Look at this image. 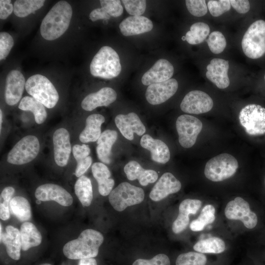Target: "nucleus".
<instances>
[{
	"label": "nucleus",
	"instance_id": "obj_42",
	"mask_svg": "<svg viewBox=\"0 0 265 265\" xmlns=\"http://www.w3.org/2000/svg\"><path fill=\"white\" fill-rule=\"evenodd\" d=\"M127 12L132 16H141L146 10V1L144 0H123Z\"/></svg>",
	"mask_w": 265,
	"mask_h": 265
},
{
	"label": "nucleus",
	"instance_id": "obj_17",
	"mask_svg": "<svg viewBox=\"0 0 265 265\" xmlns=\"http://www.w3.org/2000/svg\"><path fill=\"white\" fill-rule=\"evenodd\" d=\"M116 127L124 137L129 140L133 139V133L143 135L146 129L138 115L134 112L119 114L115 118Z\"/></svg>",
	"mask_w": 265,
	"mask_h": 265
},
{
	"label": "nucleus",
	"instance_id": "obj_48",
	"mask_svg": "<svg viewBox=\"0 0 265 265\" xmlns=\"http://www.w3.org/2000/svg\"><path fill=\"white\" fill-rule=\"evenodd\" d=\"M92 158L90 156L77 161L75 174L77 177H80L87 170L92 163Z\"/></svg>",
	"mask_w": 265,
	"mask_h": 265
},
{
	"label": "nucleus",
	"instance_id": "obj_41",
	"mask_svg": "<svg viewBox=\"0 0 265 265\" xmlns=\"http://www.w3.org/2000/svg\"><path fill=\"white\" fill-rule=\"evenodd\" d=\"M208 8L213 17H218L231 9V3L229 0H209Z\"/></svg>",
	"mask_w": 265,
	"mask_h": 265
},
{
	"label": "nucleus",
	"instance_id": "obj_54",
	"mask_svg": "<svg viewBox=\"0 0 265 265\" xmlns=\"http://www.w3.org/2000/svg\"><path fill=\"white\" fill-rule=\"evenodd\" d=\"M41 201L37 199L36 201V203L38 204H40L41 203Z\"/></svg>",
	"mask_w": 265,
	"mask_h": 265
},
{
	"label": "nucleus",
	"instance_id": "obj_24",
	"mask_svg": "<svg viewBox=\"0 0 265 265\" xmlns=\"http://www.w3.org/2000/svg\"><path fill=\"white\" fill-rule=\"evenodd\" d=\"M141 146L151 152V159L158 163L164 164L170 158L169 149L160 139H154L149 134H144L140 139Z\"/></svg>",
	"mask_w": 265,
	"mask_h": 265
},
{
	"label": "nucleus",
	"instance_id": "obj_12",
	"mask_svg": "<svg viewBox=\"0 0 265 265\" xmlns=\"http://www.w3.org/2000/svg\"><path fill=\"white\" fill-rule=\"evenodd\" d=\"M213 105L212 99L206 93L200 90H192L184 97L180 108L185 112L199 114L210 111Z\"/></svg>",
	"mask_w": 265,
	"mask_h": 265
},
{
	"label": "nucleus",
	"instance_id": "obj_1",
	"mask_svg": "<svg viewBox=\"0 0 265 265\" xmlns=\"http://www.w3.org/2000/svg\"><path fill=\"white\" fill-rule=\"evenodd\" d=\"M73 14L71 5L66 1L56 3L43 19L40 33L47 40H54L62 35L68 28Z\"/></svg>",
	"mask_w": 265,
	"mask_h": 265
},
{
	"label": "nucleus",
	"instance_id": "obj_29",
	"mask_svg": "<svg viewBox=\"0 0 265 265\" xmlns=\"http://www.w3.org/2000/svg\"><path fill=\"white\" fill-rule=\"evenodd\" d=\"M117 138V132L115 131L106 130L98 139L96 153L99 159L103 163H110L111 148Z\"/></svg>",
	"mask_w": 265,
	"mask_h": 265
},
{
	"label": "nucleus",
	"instance_id": "obj_51",
	"mask_svg": "<svg viewBox=\"0 0 265 265\" xmlns=\"http://www.w3.org/2000/svg\"><path fill=\"white\" fill-rule=\"evenodd\" d=\"M89 19L95 22L100 19H109L110 16L103 8H98L93 10L89 14Z\"/></svg>",
	"mask_w": 265,
	"mask_h": 265
},
{
	"label": "nucleus",
	"instance_id": "obj_26",
	"mask_svg": "<svg viewBox=\"0 0 265 265\" xmlns=\"http://www.w3.org/2000/svg\"><path fill=\"white\" fill-rule=\"evenodd\" d=\"M0 240L5 246L8 255L13 260H18L22 248L20 231L11 225H8Z\"/></svg>",
	"mask_w": 265,
	"mask_h": 265
},
{
	"label": "nucleus",
	"instance_id": "obj_15",
	"mask_svg": "<svg viewBox=\"0 0 265 265\" xmlns=\"http://www.w3.org/2000/svg\"><path fill=\"white\" fill-rule=\"evenodd\" d=\"M54 159L57 165L60 167L66 166L68 162L71 152L70 134L63 128L57 129L53 137Z\"/></svg>",
	"mask_w": 265,
	"mask_h": 265
},
{
	"label": "nucleus",
	"instance_id": "obj_10",
	"mask_svg": "<svg viewBox=\"0 0 265 265\" xmlns=\"http://www.w3.org/2000/svg\"><path fill=\"white\" fill-rule=\"evenodd\" d=\"M176 127L180 145L184 148H189L195 143L202 129L203 124L197 118L184 114L178 117Z\"/></svg>",
	"mask_w": 265,
	"mask_h": 265
},
{
	"label": "nucleus",
	"instance_id": "obj_32",
	"mask_svg": "<svg viewBox=\"0 0 265 265\" xmlns=\"http://www.w3.org/2000/svg\"><path fill=\"white\" fill-rule=\"evenodd\" d=\"M75 192L78 198L84 206L90 205L93 199L92 186L90 180L82 175L79 178L75 185Z\"/></svg>",
	"mask_w": 265,
	"mask_h": 265
},
{
	"label": "nucleus",
	"instance_id": "obj_49",
	"mask_svg": "<svg viewBox=\"0 0 265 265\" xmlns=\"http://www.w3.org/2000/svg\"><path fill=\"white\" fill-rule=\"evenodd\" d=\"M232 6L239 13L244 14L248 12L250 8V3L246 0H231Z\"/></svg>",
	"mask_w": 265,
	"mask_h": 265
},
{
	"label": "nucleus",
	"instance_id": "obj_45",
	"mask_svg": "<svg viewBox=\"0 0 265 265\" xmlns=\"http://www.w3.org/2000/svg\"><path fill=\"white\" fill-rule=\"evenodd\" d=\"M14 45L13 37L8 33H0V60L4 59L8 55Z\"/></svg>",
	"mask_w": 265,
	"mask_h": 265
},
{
	"label": "nucleus",
	"instance_id": "obj_31",
	"mask_svg": "<svg viewBox=\"0 0 265 265\" xmlns=\"http://www.w3.org/2000/svg\"><path fill=\"white\" fill-rule=\"evenodd\" d=\"M18 107L21 110L32 112L35 121L38 124H42L47 118V113L44 106L32 97L26 96L23 98Z\"/></svg>",
	"mask_w": 265,
	"mask_h": 265
},
{
	"label": "nucleus",
	"instance_id": "obj_21",
	"mask_svg": "<svg viewBox=\"0 0 265 265\" xmlns=\"http://www.w3.org/2000/svg\"><path fill=\"white\" fill-rule=\"evenodd\" d=\"M116 98V91L112 88L105 87L87 95L81 102V106L86 111H92L99 106H109Z\"/></svg>",
	"mask_w": 265,
	"mask_h": 265
},
{
	"label": "nucleus",
	"instance_id": "obj_4",
	"mask_svg": "<svg viewBox=\"0 0 265 265\" xmlns=\"http://www.w3.org/2000/svg\"><path fill=\"white\" fill-rule=\"evenodd\" d=\"M26 92L48 108L53 107L59 100V95L51 81L45 76L35 74L26 81Z\"/></svg>",
	"mask_w": 265,
	"mask_h": 265
},
{
	"label": "nucleus",
	"instance_id": "obj_3",
	"mask_svg": "<svg viewBox=\"0 0 265 265\" xmlns=\"http://www.w3.org/2000/svg\"><path fill=\"white\" fill-rule=\"evenodd\" d=\"M90 71L94 77L105 79L117 77L121 71V65L117 52L109 46H103L92 59Z\"/></svg>",
	"mask_w": 265,
	"mask_h": 265
},
{
	"label": "nucleus",
	"instance_id": "obj_47",
	"mask_svg": "<svg viewBox=\"0 0 265 265\" xmlns=\"http://www.w3.org/2000/svg\"><path fill=\"white\" fill-rule=\"evenodd\" d=\"M90 153V149L88 145L76 144L73 147V154L77 161L89 156Z\"/></svg>",
	"mask_w": 265,
	"mask_h": 265
},
{
	"label": "nucleus",
	"instance_id": "obj_33",
	"mask_svg": "<svg viewBox=\"0 0 265 265\" xmlns=\"http://www.w3.org/2000/svg\"><path fill=\"white\" fill-rule=\"evenodd\" d=\"M12 214L21 222H27L31 216V207L28 200L20 196L13 197L10 203Z\"/></svg>",
	"mask_w": 265,
	"mask_h": 265
},
{
	"label": "nucleus",
	"instance_id": "obj_44",
	"mask_svg": "<svg viewBox=\"0 0 265 265\" xmlns=\"http://www.w3.org/2000/svg\"><path fill=\"white\" fill-rule=\"evenodd\" d=\"M101 7L110 16L118 17L123 12V7L119 0H101Z\"/></svg>",
	"mask_w": 265,
	"mask_h": 265
},
{
	"label": "nucleus",
	"instance_id": "obj_35",
	"mask_svg": "<svg viewBox=\"0 0 265 265\" xmlns=\"http://www.w3.org/2000/svg\"><path fill=\"white\" fill-rule=\"evenodd\" d=\"M210 32L209 26L204 22H197L192 25L186 34V41L191 45L202 43Z\"/></svg>",
	"mask_w": 265,
	"mask_h": 265
},
{
	"label": "nucleus",
	"instance_id": "obj_13",
	"mask_svg": "<svg viewBox=\"0 0 265 265\" xmlns=\"http://www.w3.org/2000/svg\"><path fill=\"white\" fill-rule=\"evenodd\" d=\"M178 83L175 79L149 85L146 89L145 97L149 103L153 105L162 104L176 92Z\"/></svg>",
	"mask_w": 265,
	"mask_h": 265
},
{
	"label": "nucleus",
	"instance_id": "obj_34",
	"mask_svg": "<svg viewBox=\"0 0 265 265\" xmlns=\"http://www.w3.org/2000/svg\"><path fill=\"white\" fill-rule=\"evenodd\" d=\"M195 251L201 253H220L225 249L224 241L217 237H211L198 241L193 246Z\"/></svg>",
	"mask_w": 265,
	"mask_h": 265
},
{
	"label": "nucleus",
	"instance_id": "obj_2",
	"mask_svg": "<svg viewBox=\"0 0 265 265\" xmlns=\"http://www.w3.org/2000/svg\"><path fill=\"white\" fill-rule=\"evenodd\" d=\"M104 241L102 234L93 229L83 230L77 239L66 243L63 247L64 255L73 260L94 258Z\"/></svg>",
	"mask_w": 265,
	"mask_h": 265
},
{
	"label": "nucleus",
	"instance_id": "obj_11",
	"mask_svg": "<svg viewBox=\"0 0 265 265\" xmlns=\"http://www.w3.org/2000/svg\"><path fill=\"white\" fill-rule=\"evenodd\" d=\"M225 215L229 219L240 220L248 229L254 228L258 222L257 216L250 210L249 203L240 197H236L227 204Z\"/></svg>",
	"mask_w": 265,
	"mask_h": 265
},
{
	"label": "nucleus",
	"instance_id": "obj_20",
	"mask_svg": "<svg viewBox=\"0 0 265 265\" xmlns=\"http://www.w3.org/2000/svg\"><path fill=\"white\" fill-rule=\"evenodd\" d=\"M229 62L221 58H213L207 66V78L218 88L224 89L229 86L230 80L228 75Z\"/></svg>",
	"mask_w": 265,
	"mask_h": 265
},
{
	"label": "nucleus",
	"instance_id": "obj_5",
	"mask_svg": "<svg viewBox=\"0 0 265 265\" xmlns=\"http://www.w3.org/2000/svg\"><path fill=\"white\" fill-rule=\"evenodd\" d=\"M241 47L245 55L251 59H258L265 54V21L253 22L244 34Z\"/></svg>",
	"mask_w": 265,
	"mask_h": 265
},
{
	"label": "nucleus",
	"instance_id": "obj_40",
	"mask_svg": "<svg viewBox=\"0 0 265 265\" xmlns=\"http://www.w3.org/2000/svg\"><path fill=\"white\" fill-rule=\"evenodd\" d=\"M206 41L210 51L215 54L223 52L227 45L225 37L219 31H214L210 33Z\"/></svg>",
	"mask_w": 265,
	"mask_h": 265
},
{
	"label": "nucleus",
	"instance_id": "obj_14",
	"mask_svg": "<svg viewBox=\"0 0 265 265\" xmlns=\"http://www.w3.org/2000/svg\"><path fill=\"white\" fill-rule=\"evenodd\" d=\"M36 198L41 201H54L61 206L68 207L73 202L71 195L62 187L54 184H45L37 187Z\"/></svg>",
	"mask_w": 265,
	"mask_h": 265
},
{
	"label": "nucleus",
	"instance_id": "obj_22",
	"mask_svg": "<svg viewBox=\"0 0 265 265\" xmlns=\"http://www.w3.org/2000/svg\"><path fill=\"white\" fill-rule=\"evenodd\" d=\"M202 206V202L198 199H186L180 204L179 214L174 221L172 229L175 234L183 231L187 226L189 222V215L195 214Z\"/></svg>",
	"mask_w": 265,
	"mask_h": 265
},
{
	"label": "nucleus",
	"instance_id": "obj_25",
	"mask_svg": "<svg viewBox=\"0 0 265 265\" xmlns=\"http://www.w3.org/2000/svg\"><path fill=\"white\" fill-rule=\"evenodd\" d=\"M124 171L127 178L131 181L137 179L142 186L155 182L158 178L156 171L144 169L137 161L132 160L126 164Z\"/></svg>",
	"mask_w": 265,
	"mask_h": 265
},
{
	"label": "nucleus",
	"instance_id": "obj_30",
	"mask_svg": "<svg viewBox=\"0 0 265 265\" xmlns=\"http://www.w3.org/2000/svg\"><path fill=\"white\" fill-rule=\"evenodd\" d=\"M20 233L22 249L24 251L37 246L42 242L41 233L31 222H24L21 226Z\"/></svg>",
	"mask_w": 265,
	"mask_h": 265
},
{
	"label": "nucleus",
	"instance_id": "obj_38",
	"mask_svg": "<svg viewBox=\"0 0 265 265\" xmlns=\"http://www.w3.org/2000/svg\"><path fill=\"white\" fill-rule=\"evenodd\" d=\"M206 262L207 258L204 254L188 252L178 256L176 265H205Z\"/></svg>",
	"mask_w": 265,
	"mask_h": 265
},
{
	"label": "nucleus",
	"instance_id": "obj_19",
	"mask_svg": "<svg viewBox=\"0 0 265 265\" xmlns=\"http://www.w3.org/2000/svg\"><path fill=\"white\" fill-rule=\"evenodd\" d=\"M174 67L167 60L163 58L157 61L154 65L144 74L141 82L144 85L167 80L172 77Z\"/></svg>",
	"mask_w": 265,
	"mask_h": 265
},
{
	"label": "nucleus",
	"instance_id": "obj_39",
	"mask_svg": "<svg viewBox=\"0 0 265 265\" xmlns=\"http://www.w3.org/2000/svg\"><path fill=\"white\" fill-rule=\"evenodd\" d=\"M15 193V189L12 186L5 187L0 196V218L6 220L10 217V203Z\"/></svg>",
	"mask_w": 265,
	"mask_h": 265
},
{
	"label": "nucleus",
	"instance_id": "obj_55",
	"mask_svg": "<svg viewBox=\"0 0 265 265\" xmlns=\"http://www.w3.org/2000/svg\"><path fill=\"white\" fill-rule=\"evenodd\" d=\"M182 40H186V37H185V36H183V37H182Z\"/></svg>",
	"mask_w": 265,
	"mask_h": 265
},
{
	"label": "nucleus",
	"instance_id": "obj_7",
	"mask_svg": "<svg viewBox=\"0 0 265 265\" xmlns=\"http://www.w3.org/2000/svg\"><path fill=\"white\" fill-rule=\"evenodd\" d=\"M144 198L143 190L128 182L120 184L109 194V202L116 211L121 212L128 207L138 204Z\"/></svg>",
	"mask_w": 265,
	"mask_h": 265
},
{
	"label": "nucleus",
	"instance_id": "obj_56",
	"mask_svg": "<svg viewBox=\"0 0 265 265\" xmlns=\"http://www.w3.org/2000/svg\"><path fill=\"white\" fill-rule=\"evenodd\" d=\"M51 265L49 264H41V265Z\"/></svg>",
	"mask_w": 265,
	"mask_h": 265
},
{
	"label": "nucleus",
	"instance_id": "obj_52",
	"mask_svg": "<svg viewBox=\"0 0 265 265\" xmlns=\"http://www.w3.org/2000/svg\"><path fill=\"white\" fill-rule=\"evenodd\" d=\"M79 265H97V261L93 258L80 260Z\"/></svg>",
	"mask_w": 265,
	"mask_h": 265
},
{
	"label": "nucleus",
	"instance_id": "obj_58",
	"mask_svg": "<svg viewBox=\"0 0 265 265\" xmlns=\"http://www.w3.org/2000/svg\"></svg>",
	"mask_w": 265,
	"mask_h": 265
},
{
	"label": "nucleus",
	"instance_id": "obj_28",
	"mask_svg": "<svg viewBox=\"0 0 265 265\" xmlns=\"http://www.w3.org/2000/svg\"><path fill=\"white\" fill-rule=\"evenodd\" d=\"M105 121V117L101 114L88 116L85 121V127L80 134V140L83 143L98 140L102 133L101 125Z\"/></svg>",
	"mask_w": 265,
	"mask_h": 265
},
{
	"label": "nucleus",
	"instance_id": "obj_9",
	"mask_svg": "<svg viewBox=\"0 0 265 265\" xmlns=\"http://www.w3.org/2000/svg\"><path fill=\"white\" fill-rule=\"evenodd\" d=\"M239 120L246 132L250 135L265 133V108L256 104H249L239 113Z\"/></svg>",
	"mask_w": 265,
	"mask_h": 265
},
{
	"label": "nucleus",
	"instance_id": "obj_23",
	"mask_svg": "<svg viewBox=\"0 0 265 265\" xmlns=\"http://www.w3.org/2000/svg\"><path fill=\"white\" fill-rule=\"evenodd\" d=\"M152 22L143 16H131L123 20L119 25L122 34L125 36L140 34L151 31Z\"/></svg>",
	"mask_w": 265,
	"mask_h": 265
},
{
	"label": "nucleus",
	"instance_id": "obj_46",
	"mask_svg": "<svg viewBox=\"0 0 265 265\" xmlns=\"http://www.w3.org/2000/svg\"><path fill=\"white\" fill-rule=\"evenodd\" d=\"M132 265H170V262L167 255L159 254L150 260L137 259Z\"/></svg>",
	"mask_w": 265,
	"mask_h": 265
},
{
	"label": "nucleus",
	"instance_id": "obj_37",
	"mask_svg": "<svg viewBox=\"0 0 265 265\" xmlns=\"http://www.w3.org/2000/svg\"><path fill=\"white\" fill-rule=\"evenodd\" d=\"M215 209L212 205L205 206L202 210L199 217L193 220L190 228L193 231H202L207 224L212 223L215 220Z\"/></svg>",
	"mask_w": 265,
	"mask_h": 265
},
{
	"label": "nucleus",
	"instance_id": "obj_43",
	"mask_svg": "<svg viewBox=\"0 0 265 265\" xmlns=\"http://www.w3.org/2000/svg\"><path fill=\"white\" fill-rule=\"evenodd\" d=\"M189 12L196 17H202L208 12L206 1L204 0H186L185 1Z\"/></svg>",
	"mask_w": 265,
	"mask_h": 265
},
{
	"label": "nucleus",
	"instance_id": "obj_18",
	"mask_svg": "<svg viewBox=\"0 0 265 265\" xmlns=\"http://www.w3.org/2000/svg\"><path fill=\"white\" fill-rule=\"evenodd\" d=\"M181 188V182L170 172L164 173L155 184L149 197L154 201H159Z\"/></svg>",
	"mask_w": 265,
	"mask_h": 265
},
{
	"label": "nucleus",
	"instance_id": "obj_27",
	"mask_svg": "<svg viewBox=\"0 0 265 265\" xmlns=\"http://www.w3.org/2000/svg\"><path fill=\"white\" fill-rule=\"evenodd\" d=\"M92 172L98 184V190L102 196H107L112 190L114 180L110 178L111 173L103 163L95 162L91 167Z\"/></svg>",
	"mask_w": 265,
	"mask_h": 265
},
{
	"label": "nucleus",
	"instance_id": "obj_57",
	"mask_svg": "<svg viewBox=\"0 0 265 265\" xmlns=\"http://www.w3.org/2000/svg\"><path fill=\"white\" fill-rule=\"evenodd\" d=\"M264 79H265V76H264Z\"/></svg>",
	"mask_w": 265,
	"mask_h": 265
},
{
	"label": "nucleus",
	"instance_id": "obj_36",
	"mask_svg": "<svg viewBox=\"0 0 265 265\" xmlns=\"http://www.w3.org/2000/svg\"><path fill=\"white\" fill-rule=\"evenodd\" d=\"M44 0H17L14 3L13 12L20 18L26 17L41 8L44 5Z\"/></svg>",
	"mask_w": 265,
	"mask_h": 265
},
{
	"label": "nucleus",
	"instance_id": "obj_6",
	"mask_svg": "<svg viewBox=\"0 0 265 265\" xmlns=\"http://www.w3.org/2000/svg\"><path fill=\"white\" fill-rule=\"evenodd\" d=\"M238 167V162L234 156L223 153L213 157L207 162L204 174L212 181L220 182L234 175Z\"/></svg>",
	"mask_w": 265,
	"mask_h": 265
},
{
	"label": "nucleus",
	"instance_id": "obj_53",
	"mask_svg": "<svg viewBox=\"0 0 265 265\" xmlns=\"http://www.w3.org/2000/svg\"><path fill=\"white\" fill-rule=\"evenodd\" d=\"M2 122V113L1 110L0 109V131L1 129Z\"/></svg>",
	"mask_w": 265,
	"mask_h": 265
},
{
	"label": "nucleus",
	"instance_id": "obj_50",
	"mask_svg": "<svg viewBox=\"0 0 265 265\" xmlns=\"http://www.w3.org/2000/svg\"><path fill=\"white\" fill-rule=\"evenodd\" d=\"M10 0H0V18L6 19L13 11V6Z\"/></svg>",
	"mask_w": 265,
	"mask_h": 265
},
{
	"label": "nucleus",
	"instance_id": "obj_16",
	"mask_svg": "<svg viewBox=\"0 0 265 265\" xmlns=\"http://www.w3.org/2000/svg\"><path fill=\"white\" fill-rule=\"evenodd\" d=\"M24 75L20 71L12 70L6 78L4 98L6 104L14 106L21 100L26 86Z\"/></svg>",
	"mask_w": 265,
	"mask_h": 265
},
{
	"label": "nucleus",
	"instance_id": "obj_8",
	"mask_svg": "<svg viewBox=\"0 0 265 265\" xmlns=\"http://www.w3.org/2000/svg\"><path fill=\"white\" fill-rule=\"evenodd\" d=\"M39 150V142L35 136H25L9 151L7 155V161L15 165L27 163L37 156Z\"/></svg>",
	"mask_w": 265,
	"mask_h": 265
}]
</instances>
